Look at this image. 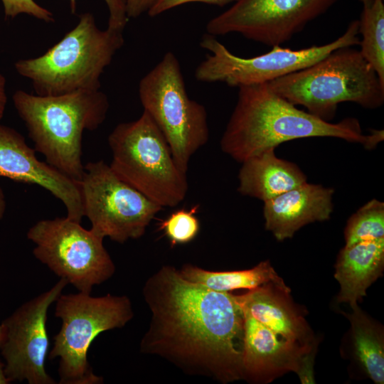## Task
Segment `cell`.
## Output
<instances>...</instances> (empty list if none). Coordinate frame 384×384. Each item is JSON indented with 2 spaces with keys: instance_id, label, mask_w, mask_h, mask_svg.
<instances>
[{
  "instance_id": "obj_1",
  "label": "cell",
  "mask_w": 384,
  "mask_h": 384,
  "mask_svg": "<svg viewBox=\"0 0 384 384\" xmlns=\"http://www.w3.org/2000/svg\"><path fill=\"white\" fill-rule=\"evenodd\" d=\"M142 292L151 321L142 353L223 383L243 378L244 316L235 295L192 283L170 265L154 273Z\"/></svg>"
},
{
  "instance_id": "obj_2",
  "label": "cell",
  "mask_w": 384,
  "mask_h": 384,
  "mask_svg": "<svg viewBox=\"0 0 384 384\" xmlns=\"http://www.w3.org/2000/svg\"><path fill=\"white\" fill-rule=\"evenodd\" d=\"M238 88L237 103L220 139L221 150L238 162L298 139L334 137L368 149L383 140V130L363 134L357 119L331 123L299 110L268 82Z\"/></svg>"
},
{
  "instance_id": "obj_3",
  "label": "cell",
  "mask_w": 384,
  "mask_h": 384,
  "mask_svg": "<svg viewBox=\"0 0 384 384\" xmlns=\"http://www.w3.org/2000/svg\"><path fill=\"white\" fill-rule=\"evenodd\" d=\"M12 100L35 150L48 164L80 181L84 174L83 132L97 129L105 120L107 95L98 90L41 96L18 90Z\"/></svg>"
},
{
  "instance_id": "obj_4",
  "label": "cell",
  "mask_w": 384,
  "mask_h": 384,
  "mask_svg": "<svg viewBox=\"0 0 384 384\" xmlns=\"http://www.w3.org/2000/svg\"><path fill=\"white\" fill-rule=\"evenodd\" d=\"M123 31L100 30L94 16L82 14L75 26L43 55L20 59L16 72L36 95L55 96L100 90V78L123 46Z\"/></svg>"
},
{
  "instance_id": "obj_5",
  "label": "cell",
  "mask_w": 384,
  "mask_h": 384,
  "mask_svg": "<svg viewBox=\"0 0 384 384\" xmlns=\"http://www.w3.org/2000/svg\"><path fill=\"white\" fill-rule=\"evenodd\" d=\"M279 95L329 122L338 105L355 102L375 109L384 102V85L360 50L336 49L315 63L268 82Z\"/></svg>"
},
{
  "instance_id": "obj_6",
  "label": "cell",
  "mask_w": 384,
  "mask_h": 384,
  "mask_svg": "<svg viewBox=\"0 0 384 384\" xmlns=\"http://www.w3.org/2000/svg\"><path fill=\"white\" fill-rule=\"evenodd\" d=\"M113 171L162 208L185 198L187 174L177 166L168 142L149 114L117 124L108 137Z\"/></svg>"
},
{
  "instance_id": "obj_7",
  "label": "cell",
  "mask_w": 384,
  "mask_h": 384,
  "mask_svg": "<svg viewBox=\"0 0 384 384\" xmlns=\"http://www.w3.org/2000/svg\"><path fill=\"white\" fill-rule=\"evenodd\" d=\"M55 316L62 321L53 337L50 360L58 358L60 384H100L87 358L89 348L101 333L124 326L133 317L129 298L107 294L92 297L90 293H63L55 301Z\"/></svg>"
},
{
  "instance_id": "obj_8",
  "label": "cell",
  "mask_w": 384,
  "mask_h": 384,
  "mask_svg": "<svg viewBox=\"0 0 384 384\" xmlns=\"http://www.w3.org/2000/svg\"><path fill=\"white\" fill-rule=\"evenodd\" d=\"M143 106L166 138L174 159L187 174L193 155L209 139L205 107L191 99L186 90L180 63L167 52L139 81Z\"/></svg>"
},
{
  "instance_id": "obj_9",
  "label": "cell",
  "mask_w": 384,
  "mask_h": 384,
  "mask_svg": "<svg viewBox=\"0 0 384 384\" xmlns=\"http://www.w3.org/2000/svg\"><path fill=\"white\" fill-rule=\"evenodd\" d=\"M358 33L359 21L356 20L341 36L329 43L295 50L274 46L270 51L249 58L233 54L215 36L206 33L200 46L210 53L197 66L195 78L203 82H223L238 87L269 82L306 68L336 49L358 45Z\"/></svg>"
},
{
  "instance_id": "obj_10",
  "label": "cell",
  "mask_w": 384,
  "mask_h": 384,
  "mask_svg": "<svg viewBox=\"0 0 384 384\" xmlns=\"http://www.w3.org/2000/svg\"><path fill=\"white\" fill-rule=\"evenodd\" d=\"M27 238L35 245L34 257L78 292L91 293L115 272L104 239L68 217L36 222Z\"/></svg>"
},
{
  "instance_id": "obj_11",
  "label": "cell",
  "mask_w": 384,
  "mask_h": 384,
  "mask_svg": "<svg viewBox=\"0 0 384 384\" xmlns=\"http://www.w3.org/2000/svg\"><path fill=\"white\" fill-rule=\"evenodd\" d=\"M84 215L97 235L119 243L142 237L163 208L121 179L103 161L88 162L80 181Z\"/></svg>"
},
{
  "instance_id": "obj_12",
  "label": "cell",
  "mask_w": 384,
  "mask_h": 384,
  "mask_svg": "<svg viewBox=\"0 0 384 384\" xmlns=\"http://www.w3.org/2000/svg\"><path fill=\"white\" fill-rule=\"evenodd\" d=\"M68 282L60 279L50 289L24 302L1 324L0 353L8 380L55 384L46 372L49 349L48 311Z\"/></svg>"
},
{
  "instance_id": "obj_13",
  "label": "cell",
  "mask_w": 384,
  "mask_h": 384,
  "mask_svg": "<svg viewBox=\"0 0 384 384\" xmlns=\"http://www.w3.org/2000/svg\"><path fill=\"white\" fill-rule=\"evenodd\" d=\"M336 0H236L210 19L207 33H238L267 46H280L327 11Z\"/></svg>"
},
{
  "instance_id": "obj_14",
  "label": "cell",
  "mask_w": 384,
  "mask_h": 384,
  "mask_svg": "<svg viewBox=\"0 0 384 384\" xmlns=\"http://www.w3.org/2000/svg\"><path fill=\"white\" fill-rule=\"evenodd\" d=\"M36 151L21 134L0 124V177L45 188L61 201L66 217L80 223L85 215L80 181L38 160Z\"/></svg>"
},
{
  "instance_id": "obj_15",
  "label": "cell",
  "mask_w": 384,
  "mask_h": 384,
  "mask_svg": "<svg viewBox=\"0 0 384 384\" xmlns=\"http://www.w3.org/2000/svg\"><path fill=\"white\" fill-rule=\"evenodd\" d=\"M242 312L243 378H266L292 370L299 375L301 380H312L308 375L312 374L311 351L284 340L247 313Z\"/></svg>"
},
{
  "instance_id": "obj_16",
  "label": "cell",
  "mask_w": 384,
  "mask_h": 384,
  "mask_svg": "<svg viewBox=\"0 0 384 384\" xmlns=\"http://www.w3.org/2000/svg\"><path fill=\"white\" fill-rule=\"evenodd\" d=\"M334 192L331 188L306 182L265 201V228L282 241L306 224L329 220Z\"/></svg>"
},
{
  "instance_id": "obj_17",
  "label": "cell",
  "mask_w": 384,
  "mask_h": 384,
  "mask_svg": "<svg viewBox=\"0 0 384 384\" xmlns=\"http://www.w3.org/2000/svg\"><path fill=\"white\" fill-rule=\"evenodd\" d=\"M285 290L273 283L250 289L235 298L247 313L284 340L311 351V337L303 317L292 305Z\"/></svg>"
},
{
  "instance_id": "obj_18",
  "label": "cell",
  "mask_w": 384,
  "mask_h": 384,
  "mask_svg": "<svg viewBox=\"0 0 384 384\" xmlns=\"http://www.w3.org/2000/svg\"><path fill=\"white\" fill-rule=\"evenodd\" d=\"M306 179L297 164L278 158L274 149H270L242 162L238 191L265 202L307 182Z\"/></svg>"
},
{
  "instance_id": "obj_19",
  "label": "cell",
  "mask_w": 384,
  "mask_h": 384,
  "mask_svg": "<svg viewBox=\"0 0 384 384\" xmlns=\"http://www.w3.org/2000/svg\"><path fill=\"white\" fill-rule=\"evenodd\" d=\"M384 265V238L345 246L336 264L335 278L341 289L338 302L357 305L367 288L381 276Z\"/></svg>"
},
{
  "instance_id": "obj_20",
  "label": "cell",
  "mask_w": 384,
  "mask_h": 384,
  "mask_svg": "<svg viewBox=\"0 0 384 384\" xmlns=\"http://www.w3.org/2000/svg\"><path fill=\"white\" fill-rule=\"evenodd\" d=\"M186 280L210 290L229 292L238 289H252L273 283L290 291L268 261L261 262L253 268L235 271H210L186 264L179 270Z\"/></svg>"
},
{
  "instance_id": "obj_21",
  "label": "cell",
  "mask_w": 384,
  "mask_h": 384,
  "mask_svg": "<svg viewBox=\"0 0 384 384\" xmlns=\"http://www.w3.org/2000/svg\"><path fill=\"white\" fill-rule=\"evenodd\" d=\"M347 315L351 324L356 355L367 375L377 384L384 383V346L381 330L358 305Z\"/></svg>"
},
{
  "instance_id": "obj_22",
  "label": "cell",
  "mask_w": 384,
  "mask_h": 384,
  "mask_svg": "<svg viewBox=\"0 0 384 384\" xmlns=\"http://www.w3.org/2000/svg\"><path fill=\"white\" fill-rule=\"evenodd\" d=\"M360 52L375 70L384 85V4L383 0H373L363 7L359 21Z\"/></svg>"
},
{
  "instance_id": "obj_23",
  "label": "cell",
  "mask_w": 384,
  "mask_h": 384,
  "mask_svg": "<svg viewBox=\"0 0 384 384\" xmlns=\"http://www.w3.org/2000/svg\"><path fill=\"white\" fill-rule=\"evenodd\" d=\"M345 246L384 238V203L372 199L348 220Z\"/></svg>"
},
{
  "instance_id": "obj_24",
  "label": "cell",
  "mask_w": 384,
  "mask_h": 384,
  "mask_svg": "<svg viewBox=\"0 0 384 384\" xmlns=\"http://www.w3.org/2000/svg\"><path fill=\"white\" fill-rule=\"evenodd\" d=\"M197 208L196 206L190 210H176L161 221L160 229L172 245L188 243L197 236L200 229L199 220L196 216Z\"/></svg>"
},
{
  "instance_id": "obj_25",
  "label": "cell",
  "mask_w": 384,
  "mask_h": 384,
  "mask_svg": "<svg viewBox=\"0 0 384 384\" xmlns=\"http://www.w3.org/2000/svg\"><path fill=\"white\" fill-rule=\"evenodd\" d=\"M6 17L14 18L20 14H27L40 21H54L53 14L34 0H1Z\"/></svg>"
},
{
  "instance_id": "obj_26",
  "label": "cell",
  "mask_w": 384,
  "mask_h": 384,
  "mask_svg": "<svg viewBox=\"0 0 384 384\" xmlns=\"http://www.w3.org/2000/svg\"><path fill=\"white\" fill-rule=\"evenodd\" d=\"M72 14L76 11V1L69 0ZM109 11L107 28L123 31L128 21L126 0H104Z\"/></svg>"
},
{
  "instance_id": "obj_27",
  "label": "cell",
  "mask_w": 384,
  "mask_h": 384,
  "mask_svg": "<svg viewBox=\"0 0 384 384\" xmlns=\"http://www.w3.org/2000/svg\"><path fill=\"white\" fill-rule=\"evenodd\" d=\"M236 0H156L148 11V14L151 17L157 16L169 10L188 3L199 2L218 6H224L230 3H233Z\"/></svg>"
},
{
  "instance_id": "obj_28",
  "label": "cell",
  "mask_w": 384,
  "mask_h": 384,
  "mask_svg": "<svg viewBox=\"0 0 384 384\" xmlns=\"http://www.w3.org/2000/svg\"><path fill=\"white\" fill-rule=\"evenodd\" d=\"M156 0H126L128 18H137L147 12Z\"/></svg>"
},
{
  "instance_id": "obj_29",
  "label": "cell",
  "mask_w": 384,
  "mask_h": 384,
  "mask_svg": "<svg viewBox=\"0 0 384 384\" xmlns=\"http://www.w3.org/2000/svg\"><path fill=\"white\" fill-rule=\"evenodd\" d=\"M6 84V81L5 77L0 73V119L4 116L7 102Z\"/></svg>"
},
{
  "instance_id": "obj_30",
  "label": "cell",
  "mask_w": 384,
  "mask_h": 384,
  "mask_svg": "<svg viewBox=\"0 0 384 384\" xmlns=\"http://www.w3.org/2000/svg\"><path fill=\"white\" fill-rule=\"evenodd\" d=\"M6 211V199L5 195L0 186V220H1L4 215Z\"/></svg>"
},
{
  "instance_id": "obj_31",
  "label": "cell",
  "mask_w": 384,
  "mask_h": 384,
  "mask_svg": "<svg viewBox=\"0 0 384 384\" xmlns=\"http://www.w3.org/2000/svg\"><path fill=\"white\" fill-rule=\"evenodd\" d=\"M9 383L7 378L6 377L4 373V362L0 361V384H7Z\"/></svg>"
},
{
  "instance_id": "obj_32",
  "label": "cell",
  "mask_w": 384,
  "mask_h": 384,
  "mask_svg": "<svg viewBox=\"0 0 384 384\" xmlns=\"http://www.w3.org/2000/svg\"><path fill=\"white\" fill-rule=\"evenodd\" d=\"M363 5V7L370 6L373 0H359Z\"/></svg>"
},
{
  "instance_id": "obj_33",
  "label": "cell",
  "mask_w": 384,
  "mask_h": 384,
  "mask_svg": "<svg viewBox=\"0 0 384 384\" xmlns=\"http://www.w3.org/2000/svg\"><path fill=\"white\" fill-rule=\"evenodd\" d=\"M1 326L0 324V343H1Z\"/></svg>"
}]
</instances>
